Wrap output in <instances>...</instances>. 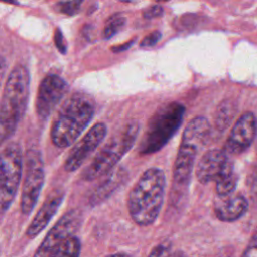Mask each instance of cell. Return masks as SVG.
Segmentation results:
<instances>
[{
    "label": "cell",
    "instance_id": "cell-1",
    "mask_svg": "<svg viewBox=\"0 0 257 257\" xmlns=\"http://www.w3.org/2000/svg\"><path fill=\"white\" fill-rule=\"evenodd\" d=\"M165 188L163 170L150 168L141 175L127 197V209L135 223L149 226L157 220L163 207Z\"/></svg>",
    "mask_w": 257,
    "mask_h": 257
},
{
    "label": "cell",
    "instance_id": "cell-2",
    "mask_svg": "<svg viewBox=\"0 0 257 257\" xmlns=\"http://www.w3.org/2000/svg\"><path fill=\"white\" fill-rule=\"evenodd\" d=\"M30 76L28 69L21 64L10 71L4 85L0 107V137L4 143L15 133L25 114L29 98Z\"/></svg>",
    "mask_w": 257,
    "mask_h": 257
},
{
    "label": "cell",
    "instance_id": "cell-3",
    "mask_svg": "<svg viewBox=\"0 0 257 257\" xmlns=\"http://www.w3.org/2000/svg\"><path fill=\"white\" fill-rule=\"evenodd\" d=\"M93 115L94 104L88 96L75 93L67 98L51 125L52 144L60 149L72 145L89 124Z\"/></svg>",
    "mask_w": 257,
    "mask_h": 257
},
{
    "label": "cell",
    "instance_id": "cell-4",
    "mask_svg": "<svg viewBox=\"0 0 257 257\" xmlns=\"http://www.w3.org/2000/svg\"><path fill=\"white\" fill-rule=\"evenodd\" d=\"M139 130L140 125L138 121L130 120L124 122L82 171L81 179L87 182L93 181L105 176L114 169L115 165L135 145Z\"/></svg>",
    "mask_w": 257,
    "mask_h": 257
},
{
    "label": "cell",
    "instance_id": "cell-5",
    "mask_svg": "<svg viewBox=\"0 0 257 257\" xmlns=\"http://www.w3.org/2000/svg\"><path fill=\"white\" fill-rule=\"evenodd\" d=\"M210 132V123L204 116H196L187 123L173 170V182L178 188L188 187L197 155L207 143Z\"/></svg>",
    "mask_w": 257,
    "mask_h": 257
},
{
    "label": "cell",
    "instance_id": "cell-6",
    "mask_svg": "<svg viewBox=\"0 0 257 257\" xmlns=\"http://www.w3.org/2000/svg\"><path fill=\"white\" fill-rule=\"evenodd\" d=\"M185 110V106L177 101L159 107L148 122L139 146V153L151 155L160 151L178 132L183 122Z\"/></svg>",
    "mask_w": 257,
    "mask_h": 257
},
{
    "label": "cell",
    "instance_id": "cell-7",
    "mask_svg": "<svg viewBox=\"0 0 257 257\" xmlns=\"http://www.w3.org/2000/svg\"><path fill=\"white\" fill-rule=\"evenodd\" d=\"M22 153L17 143L7 144L1 152L0 209L3 215L12 205L22 176Z\"/></svg>",
    "mask_w": 257,
    "mask_h": 257
},
{
    "label": "cell",
    "instance_id": "cell-8",
    "mask_svg": "<svg viewBox=\"0 0 257 257\" xmlns=\"http://www.w3.org/2000/svg\"><path fill=\"white\" fill-rule=\"evenodd\" d=\"M25 176L20 200L23 215H29L34 209L44 184V167L39 151L29 150L25 158Z\"/></svg>",
    "mask_w": 257,
    "mask_h": 257
},
{
    "label": "cell",
    "instance_id": "cell-9",
    "mask_svg": "<svg viewBox=\"0 0 257 257\" xmlns=\"http://www.w3.org/2000/svg\"><path fill=\"white\" fill-rule=\"evenodd\" d=\"M66 81L57 74H47L40 82L36 100L35 110L39 119L45 120L55 109L67 92Z\"/></svg>",
    "mask_w": 257,
    "mask_h": 257
},
{
    "label": "cell",
    "instance_id": "cell-10",
    "mask_svg": "<svg viewBox=\"0 0 257 257\" xmlns=\"http://www.w3.org/2000/svg\"><path fill=\"white\" fill-rule=\"evenodd\" d=\"M81 224V214L77 210L65 213L48 231L42 243L34 253L35 256H50L52 251L62 242L74 236Z\"/></svg>",
    "mask_w": 257,
    "mask_h": 257
},
{
    "label": "cell",
    "instance_id": "cell-11",
    "mask_svg": "<svg viewBox=\"0 0 257 257\" xmlns=\"http://www.w3.org/2000/svg\"><path fill=\"white\" fill-rule=\"evenodd\" d=\"M233 173V164L229 160L225 150L213 149L206 152L196 167L197 180L202 184L217 183Z\"/></svg>",
    "mask_w": 257,
    "mask_h": 257
},
{
    "label": "cell",
    "instance_id": "cell-12",
    "mask_svg": "<svg viewBox=\"0 0 257 257\" xmlns=\"http://www.w3.org/2000/svg\"><path fill=\"white\" fill-rule=\"evenodd\" d=\"M106 133L107 128L103 122L94 124L71 149L64 162V170L66 172H73L81 167L87 158L101 144Z\"/></svg>",
    "mask_w": 257,
    "mask_h": 257
},
{
    "label": "cell",
    "instance_id": "cell-13",
    "mask_svg": "<svg viewBox=\"0 0 257 257\" xmlns=\"http://www.w3.org/2000/svg\"><path fill=\"white\" fill-rule=\"evenodd\" d=\"M257 132V120L253 112L243 113L233 125L225 143L224 150L229 154L238 155L246 151L252 144Z\"/></svg>",
    "mask_w": 257,
    "mask_h": 257
},
{
    "label": "cell",
    "instance_id": "cell-14",
    "mask_svg": "<svg viewBox=\"0 0 257 257\" xmlns=\"http://www.w3.org/2000/svg\"><path fill=\"white\" fill-rule=\"evenodd\" d=\"M64 195L65 193L63 190L56 188L47 196L26 230V236L28 238L32 239L36 237L45 229L60 207Z\"/></svg>",
    "mask_w": 257,
    "mask_h": 257
},
{
    "label": "cell",
    "instance_id": "cell-15",
    "mask_svg": "<svg viewBox=\"0 0 257 257\" xmlns=\"http://www.w3.org/2000/svg\"><path fill=\"white\" fill-rule=\"evenodd\" d=\"M219 197V196H218ZM215 204V215L223 222H233L241 218L248 209V201L241 194H230L219 197Z\"/></svg>",
    "mask_w": 257,
    "mask_h": 257
},
{
    "label": "cell",
    "instance_id": "cell-16",
    "mask_svg": "<svg viewBox=\"0 0 257 257\" xmlns=\"http://www.w3.org/2000/svg\"><path fill=\"white\" fill-rule=\"evenodd\" d=\"M126 172L123 168H118L115 171H110L105 175L102 182L94 189L90 197V203L92 205L103 202L108 198L125 179Z\"/></svg>",
    "mask_w": 257,
    "mask_h": 257
},
{
    "label": "cell",
    "instance_id": "cell-17",
    "mask_svg": "<svg viewBox=\"0 0 257 257\" xmlns=\"http://www.w3.org/2000/svg\"><path fill=\"white\" fill-rule=\"evenodd\" d=\"M237 111L236 104L231 99L223 100L217 110L215 115V125L219 131H225L233 120Z\"/></svg>",
    "mask_w": 257,
    "mask_h": 257
},
{
    "label": "cell",
    "instance_id": "cell-18",
    "mask_svg": "<svg viewBox=\"0 0 257 257\" xmlns=\"http://www.w3.org/2000/svg\"><path fill=\"white\" fill-rule=\"evenodd\" d=\"M80 253V241L76 236H71L57 246L50 256H78Z\"/></svg>",
    "mask_w": 257,
    "mask_h": 257
},
{
    "label": "cell",
    "instance_id": "cell-19",
    "mask_svg": "<svg viewBox=\"0 0 257 257\" xmlns=\"http://www.w3.org/2000/svg\"><path fill=\"white\" fill-rule=\"evenodd\" d=\"M238 182V176L235 172L216 183V192L219 197H224L234 193Z\"/></svg>",
    "mask_w": 257,
    "mask_h": 257
},
{
    "label": "cell",
    "instance_id": "cell-20",
    "mask_svg": "<svg viewBox=\"0 0 257 257\" xmlns=\"http://www.w3.org/2000/svg\"><path fill=\"white\" fill-rule=\"evenodd\" d=\"M124 24H125L124 17H121V16L113 17L106 23L105 27L103 28L102 38H104V39L111 38L112 36H114L117 32H119L122 29Z\"/></svg>",
    "mask_w": 257,
    "mask_h": 257
},
{
    "label": "cell",
    "instance_id": "cell-21",
    "mask_svg": "<svg viewBox=\"0 0 257 257\" xmlns=\"http://www.w3.org/2000/svg\"><path fill=\"white\" fill-rule=\"evenodd\" d=\"M79 7L80 4L75 2L74 0L72 1H62V2H58L56 4V9L66 15L72 16L75 15L78 11H79Z\"/></svg>",
    "mask_w": 257,
    "mask_h": 257
},
{
    "label": "cell",
    "instance_id": "cell-22",
    "mask_svg": "<svg viewBox=\"0 0 257 257\" xmlns=\"http://www.w3.org/2000/svg\"><path fill=\"white\" fill-rule=\"evenodd\" d=\"M162 37V34L160 31L156 30V31H153L151 33H149L146 37L143 38V40L141 41L140 45L142 47H151V46H154Z\"/></svg>",
    "mask_w": 257,
    "mask_h": 257
},
{
    "label": "cell",
    "instance_id": "cell-23",
    "mask_svg": "<svg viewBox=\"0 0 257 257\" xmlns=\"http://www.w3.org/2000/svg\"><path fill=\"white\" fill-rule=\"evenodd\" d=\"M242 255L248 256V257H257V229L253 233V235H252V237Z\"/></svg>",
    "mask_w": 257,
    "mask_h": 257
},
{
    "label": "cell",
    "instance_id": "cell-24",
    "mask_svg": "<svg viewBox=\"0 0 257 257\" xmlns=\"http://www.w3.org/2000/svg\"><path fill=\"white\" fill-rule=\"evenodd\" d=\"M163 7L159 4L156 5H152L150 7H148L147 9L144 10L143 12V16L146 19H152V18H156V17H160L161 15H163Z\"/></svg>",
    "mask_w": 257,
    "mask_h": 257
},
{
    "label": "cell",
    "instance_id": "cell-25",
    "mask_svg": "<svg viewBox=\"0 0 257 257\" xmlns=\"http://www.w3.org/2000/svg\"><path fill=\"white\" fill-rule=\"evenodd\" d=\"M54 43L60 53H62V54L66 53V43H65L64 37L62 35V32L59 28H56L54 31Z\"/></svg>",
    "mask_w": 257,
    "mask_h": 257
},
{
    "label": "cell",
    "instance_id": "cell-26",
    "mask_svg": "<svg viewBox=\"0 0 257 257\" xmlns=\"http://www.w3.org/2000/svg\"><path fill=\"white\" fill-rule=\"evenodd\" d=\"M166 250H168V247L164 246V245H159L157 247H155L152 252L150 253V256H161V255H165L166 254Z\"/></svg>",
    "mask_w": 257,
    "mask_h": 257
},
{
    "label": "cell",
    "instance_id": "cell-27",
    "mask_svg": "<svg viewBox=\"0 0 257 257\" xmlns=\"http://www.w3.org/2000/svg\"><path fill=\"white\" fill-rule=\"evenodd\" d=\"M134 42H135V40L133 39V40H131V41H128V42H125V43H123V44H120V45H116V46L111 47V50H112L113 52H120V51L126 50L127 48H130V47L134 44Z\"/></svg>",
    "mask_w": 257,
    "mask_h": 257
},
{
    "label": "cell",
    "instance_id": "cell-28",
    "mask_svg": "<svg viewBox=\"0 0 257 257\" xmlns=\"http://www.w3.org/2000/svg\"><path fill=\"white\" fill-rule=\"evenodd\" d=\"M120 2H124V3H130V2H136L139 0H119Z\"/></svg>",
    "mask_w": 257,
    "mask_h": 257
},
{
    "label": "cell",
    "instance_id": "cell-29",
    "mask_svg": "<svg viewBox=\"0 0 257 257\" xmlns=\"http://www.w3.org/2000/svg\"><path fill=\"white\" fill-rule=\"evenodd\" d=\"M74 1H75V2H77V3H79V4H81L83 0H74Z\"/></svg>",
    "mask_w": 257,
    "mask_h": 257
},
{
    "label": "cell",
    "instance_id": "cell-30",
    "mask_svg": "<svg viewBox=\"0 0 257 257\" xmlns=\"http://www.w3.org/2000/svg\"><path fill=\"white\" fill-rule=\"evenodd\" d=\"M156 1H157V2H160V1H161V2H162V1H168V0H156Z\"/></svg>",
    "mask_w": 257,
    "mask_h": 257
}]
</instances>
